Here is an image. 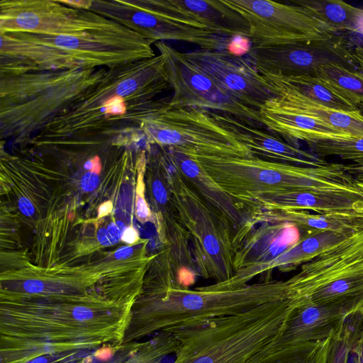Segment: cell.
I'll return each mask as SVG.
<instances>
[{
    "label": "cell",
    "instance_id": "cell-17",
    "mask_svg": "<svg viewBox=\"0 0 363 363\" xmlns=\"http://www.w3.org/2000/svg\"><path fill=\"white\" fill-rule=\"evenodd\" d=\"M167 149L189 184L230 223L233 231L235 252L255 229L243 206L216 183L194 155L174 148Z\"/></svg>",
    "mask_w": 363,
    "mask_h": 363
},
{
    "label": "cell",
    "instance_id": "cell-2",
    "mask_svg": "<svg viewBox=\"0 0 363 363\" xmlns=\"http://www.w3.org/2000/svg\"><path fill=\"white\" fill-rule=\"evenodd\" d=\"M194 155L216 183L242 206L262 196L292 191L345 193L363 197L348 164L306 167L254 156Z\"/></svg>",
    "mask_w": 363,
    "mask_h": 363
},
{
    "label": "cell",
    "instance_id": "cell-4",
    "mask_svg": "<svg viewBox=\"0 0 363 363\" xmlns=\"http://www.w3.org/2000/svg\"><path fill=\"white\" fill-rule=\"evenodd\" d=\"M296 308L289 301H272L172 332L179 341L173 363H247L281 333Z\"/></svg>",
    "mask_w": 363,
    "mask_h": 363
},
{
    "label": "cell",
    "instance_id": "cell-1",
    "mask_svg": "<svg viewBox=\"0 0 363 363\" xmlns=\"http://www.w3.org/2000/svg\"><path fill=\"white\" fill-rule=\"evenodd\" d=\"M169 88L164 57L160 53L106 68L96 84L48 123L34 140L45 143L113 133L116 125H133L138 116L158 105L161 99L155 97Z\"/></svg>",
    "mask_w": 363,
    "mask_h": 363
},
{
    "label": "cell",
    "instance_id": "cell-22",
    "mask_svg": "<svg viewBox=\"0 0 363 363\" xmlns=\"http://www.w3.org/2000/svg\"><path fill=\"white\" fill-rule=\"evenodd\" d=\"M259 113L262 125L298 147V141L309 144L318 140L352 137L319 120L287 108L275 97L267 100L259 108Z\"/></svg>",
    "mask_w": 363,
    "mask_h": 363
},
{
    "label": "cell",
    "instance_id": "cell-25",
    "mask_svg": "<svg viewBox=\"0 0 363 363\" xmlns=\"http://www.w3.org/2000/svg\"><path fill=\"white\" fill-rule=\"evenodd\" d=\"M275 98L281 105L296 113L319 120L352 137L363 138V116L359 111H338L293 94H281Z\"/></svg>",
    "mask_w": 363,
    "mask_h": 363
},
{
    "label": "cell",
    "instance_id": "cell-38",
    "mask_svg": "<svg viewBox=\"0 0 363 363\" xmlns=\"http://www.w3.org/2000/svg\"><path fill=\"white\" fill-rule=\"evenodd\" d=\"M133 253V249L130 246H123L118 248L114 253L117 259H125L130 257Z\"/></svg>",
    "mask_w": 363,
    "mask_h": 363
},
{
    "label": "cell",
    "instance_id": "cell-31",
    "mask_svg": "<svg viewBox=\"0 0 363 363\" xmlns=\"http://www.w3.org/2000/svg\"><path fill=\"white\" fill-rule=\"evenodd\" d=\"M99 182V174L92 172H88L82 177L81 187L84 191H91L96 188Z\"/></svg>",
    "mask_w": 363,
    "mask_h": 363
},
{
    "label": "cell",
    "instance_id": "cell-41",
    "mask_svg": "<svg viewBox=\"0 0 363 363\" xmlns=\"http://www.w3.org/2000/svg\"><path fill=\"white\" fill-rule=\"evenodd\" d=\"M93 159V168L91 172L99 174L101 170V163L98 156L94 157Z\"/></svg>",
    "mask_w": 363,
    "mask_h": 363
},
{
    "label": "cell",
    "instance_id": "cell-14",
    "mask_svg": "<svg viewBox=\"0 0 363 363\" xmlns=\"http://www.w3.org/2000/svg\"><path fill=\"white\" fill-rule=\"evenodd\" d=\"M183 54L229 94L251 108L259 110L274 97L262 74L246 58L221 50L200 49Z\"/></svg>",
    "mask_w": 363,
    "mask_h": 363
},
{
    "label": "cell",
    "instance_id": "cell-7",
    "mask_svg": "<svg viewBox=\"0 0 363 363\" xmlns=\"http://www.w3.org/2000/svg\"><path fill=\"white\" fill-rule=\"evenodd\" d=\"M138 128L148 144L189 154L250 157V150L216 123L207 110L166 105L140 117Z\"/></svg>",
    "mask_w": 363,
    "mask_h": 363
},
{
    "label": "cell",
    "instance_id": "cell-20",
    "mask_svg": "<svg viewBox=\"0 0 363 363\" xmlns=\"http://www.w3.org/2000/svg\"><path fill=\"white\" fill-rule=\"evenodd\" d=\"M252 224L288 222L304 232L302 235L332 233L347 237L363 230V211L338 214L311 213L295 209L245 208Z\"/></svg>",
    "mask_w": 363,
    "mask_h": 363
},
{
    "label": "cell",
    "instance_id": "cell-3",
    "mask_svg": "<svg viewBox=\"0 0 363 363\" xmlns=\"http://www.w3.org/2000/svg\"><path fill=\"white\" fill-rule=\"evenodd\" d=\"M106 68L0 75V136L23 143L40 133L104 76Z\"/></svg>",
    "mask_w": 363,
    "mask_h": 363
},
{
    "label": "cell",
    "instance_id": "cell-40",
    "mask_svg": "<svg viewBox=\"0 0 363 363\" xmlns=\"http://www.w3.org/2000/svg\"><path fill=\"white\" fill-rule=\"evenodd\" d=\"M352 31L363 35V9H360L359 14L356 20Z\"/></svg>",
    "mask_w": 363,
    "mask_h": 363
},
{
    "label": "cell",
    "instance_id": "cell-23",
    "mask_svg": "<svg viewBox=\"0 0 363 363\" xmlns=\"http://www.w3.org/2000/svg\"><path fill=\"white\" fill-rule=\"evenodd\" d=\"M258 209H295L319 214H338L363 211V197L345 193L292 191L268 194L243 204Z\"/></svg>",
    "mask_w": 363,
    "mask_h": 363
},
{
    "label": "cell",
    "instance_id": "cell-13",
    "mask_svg": "<svg viewBox=\"0 0 363 363\" xmlns=\"http://www.w3.org/2000/svg\"><path fill=\"white\" fill-rule=\"evenodd\" d=\"M26 33L33 40L68 51L86 68H111L156 55L151 42L125 26L83 35Z\"/></svg>",
    "mask_w": 363,
    "mask_h": 363
},
{
    "label": "cell",
    "instance_id": "cell-36",
    "mask_svg": "<svg viewBox=\"0 0 363 363\" xmlns=\"http://www.w3.org/2000/svg\"><path fill=\"white\" fill-rule=\"evenodd\" d=\"M24 289L30 293H38L43 290L44 284L40 280L30 279L23 284Z\"/></svg>",
    "mask_w": 363,
    "mask_h": 363
},
{
    "label": "cell",
    "instance_id": "cell-35",
    "mask_svg": "<svg viewBox=\"0 0 363 363\" xmlns=\"http://www.w3.org/2000/svg\"><path fill=\"white\" fill-rule=\"evenodd\" d=\"M18 208L21 213L26 216H30L35 211L32 202L26 197H21L18 200Z\"/></svg>",
    "mask_w": 363,
    "mask_h": 363
},
{
    "label": "cell",
    "instance_id": "cell-6",
    "mask_svg": "<svg viewBox=\"0 0 363 363\" xmlns=\"http://www.w3.org/2000/svg\"><path fill=\"white\" fill-rule=\"evenodd\" d=\"M162 148L160 158L172 203L189 234L198 275L217 283L225 281L235 273L233 229L189 184L167 149Z\"/></svg>",
    "mask_w": 363,
    "mask_h": 363
},
{
    "label": "cell",
    "instance_id": "cell-24",
    "mask_svg": "<svg viewBox=\"0 0 363 363\" xmlns=\"http://www.w3.org/2000/svg\"><path fill=\"white\" fill-rule=\"evenodd\" d=\"M274 96L281 94L300 96L325 106L346 112H357L358 108L335 93L312 75L284 77L262 74Z\"/></svg>",
    "mask_w": 363,
    "mask_h": 363
},
{
    "label": "cell",
    "instance_id": "cell-33",
    "mask_svg": "<svg viewBox=\"0 0 363 363\" xmlns=\"http://www.w3.org/2000/svg\"><path fill=\"white\" fill-rule=\"evenodd\" d=\"M125 228V224L121 221L111 223L107 226V230L112 238L117 242L121 239L123 233Z\"/></svg>",
    "mask_w": 363,
    "mask_h": 363
},
{
    "label": "cell",
    "instance_id": "cell-26",
    "mask_svg": "<svg viewBox=\"0 0 363 363\" xmlns=\"http://www.w3.org/2000/svg\"><path fill=\"white\" fill-rule=\"evenodd\" d=\"M354 50L358 62L357 68L328 64L318 67L313 76L357 107L363 103V47L357 45Z\"/></svg>",
    "mask_w": 363,
    "mask_h": 363
},
{
    "label": "cell",
    "instance_id": "cell-18",
    "mask_svg": "<svg viewBox=\"0 0 363 363\" xmlns=\"http://www.w3.org/2000/svg\"><path fill=\"white\" fill-rule=\"evenodd\" d=\"M207 112L254 157L306 167H320L328 163L311 152L289 144L279 136L253 125L251 121L220 112L208 110Z\"/></svg>",
    "mask_w": 363,
    "mask_h": 363
},
{
    "label": "cell",
    "instance_id": "cell-39",
    "mask_svg": "<svg viewBox=\"0 0 363 363\" xmlns=\"http://www.w3.org/2000/svg\"><path fill=\"white\" fill-rule=\"evenodd\" d=\"M113 209V203L111 201L102 203L98 208V217L101 218L108 215Z\"/></svg>",
    "mask_w": 363,
    "mask_h": 363
},
{
    "label": "cell",
    "instance_id": "cell-43",
    "mask_svg": "<svg viewBox=\"0 0 363 363\" xmlns=\"http://www.w3.org/2000/svg\"><path fill=\"white\" fill-rule=\"evenodd\" d=\"M108 354H109L108 350H102L99 351V352H98L99 357L101 358H103V359L105 358V356H104L105 354L108 356L109 355Z\"/></svg>",
    "mask_w": 363,
    "mask_h": 363
},
{
    "label": "cell",
    "instance_id": "cell-21",
    "mask_svg": "<svg viewBox=\"0 0 363 363\" xmlns=\"http://www.w3.org/2000/svg\"><path fill=\"white\" fill-rule=\"evenodd\" d=\"M301 238L298 228L290 223H260L235 250L234 272L271 262L296 245Z\"/></svg>",
    "mask_w": 363,
    "mask_h": 363
},
{
    "label": "cell",
    "instance_id": "cell-15",
    "mask_svg": "<svg viewBox=\"0 0 363 363\" xmlns=\"http://www.w3.org/2000/svg\"><path fill=\"white\" fill-rule=\"evenodd\" d=\"M359 312H363V296L340 302L301 306L295 309L281 333L260 352L328 339L350 316Z\"/></svg>",
    "mask_w": 363,
    "mask_h": 363
},
{
    "label": "cell",
    "instance_id": "cell-10",
    "mask_svg": "<svg viewBox=\"0 0 363 363\" xmlns=\"http://www.w3.org/2000/svg\"><path fill=\"white\" fill-rule=\"evenodd\" d=\"M164 57L168 82L173 89L168 106L191 107L232 115L262 124L259 110L240 101L185 58L182 52L164 42L155 43Z\"/></svg>",
    "mask_w": 363,
    "mask_h": 363
},
{
    "label": "cell",
    "instance_id": "cell-28",
    "mask_svg": "<svg viewBox=\"0 0 363 363\" xmlns=\"http://www.w3.org/2000/svg\"><path fill=\"white\" fill-rule=\"evenodd\" d=\"M330 339L301 342L268 352H259L247 363H325Z\"/></svg>",
    "mask_w": 363,
    "mask_h": 363
},
{
    "label": "cell",
    "instance_id": "cell-32",
    "mask_svg": "<svg viewBox=\"0 0 363 363\" xmlns=\"http://www.w3.org/2000/svg\"><path fill=\"white\" fill-rule=\"evenodd\" d=\"M136 213L139 220L142 222L149 220L151 217L150 209L142 196H138L136 201Z\"/></svg>",
    "mask_w": 363,
    "mask_h": 363
},
{
    "label": "cell",
    "instance_id": "cell-12",
    "mask_svg": "<svg viewBox=\"0 0 363 363\" xmlns=\"http://www.w3.org/2000/svg\"><path fill=\"white\" fill-rule=\"evenodd\" d=\"M247 55L262 74L313 76L322 65L337 64L350 68L358 66L354 48L338 33L327 39L309 42L251 45Z\"/></svg>",
    "mask_w": 363,
    "mask_h": 363
},
{
    "label": "cell",
    "instance_id": "cell-34",
    "mask_svg": "<svg viewBox=\"0 0 363 363\" xmlns=\"http://www.w3.org/2000/svg\"><path fill=\"white\" fill-rule=\"evenodd\" d=\"M96 237L99 242L104 246H111L117 242L106 228L99 230Z\"/></svg>",
    "mask_w": 363,
    "mask_h": 363
},
{
    "label": "cell",
    "instance_id": "cell-8",
    "mask_svg": "<svg viewBox=\"0 0 363 363\" xmlns=\"http://www.w3.org/2000/svg\"><path fill=\"white\" fill-rule=\"evenodd\" d=\"M122 26L90 10L67 6L61 0L0 1V33L83 35Z\"/></svg>",
    "mask_w": 363,
    "mask_h": 363
},
{
    "label": "cell",
    "instance_id": "cell-44",
    "mask_svg": "<svg viewBox=\"0 0 363 363\" xmlns=\"http://www.w3.org/2000/svg\"><path fill=\"white\" fill-rule=\"evenodd\" d=\"M357 108L359 113L363 116V103L360 104L357 106Z\"/></svg>",
    "mask_w": 363,
    "mask_h": 363
},
{
    "label": "cell",
    "instance_id": "cell-37",
    "mask_svg": "<svg viewBox=\"0 0 363 363\" xmlns=\"http://www.w3.org/2000/svg\"><path fill=\"white\" fill-rule=\"evenodd\" d=\"M138 233L133 227H128L123 231L121 240L127 244H134L138 240Z\"/></svg>",
    "mask_w": 363,
    "mask_h": 363
},
{
    "label": "cell",
    "instance_id": "cell-9",
    "mask_svg": "<svg viewBox=\"0 0 363 363\" xmlns=\"http://www.w3.org/2000/svg\"><path fill=\"white\" fill-rule=\"evenodd\" d=\"M137 33L152 43L177 40L205 50L226 47V37L150 5L146 0H91L89 9Z\"/></svg>",
    "mask_w": 363,
    "mask_h": 363
},
{
    "label": "cell",
    "instance_id": "cell-30",
    "mask_svg": "<svg viewBox=\"0 0 363 363\" xmlns=\"http://www.w3.org/2000/svg\"><path fill=\"white\" fill-rule=\"evenodd\" d=\"M348 361L350 363H363V326L349 352Z\"/></svg>",
    "mask_w": 363,
    "mask_h": 363
},
{
    "label": "cell",
    "instance_id": "cell-11",
    "mask_svg": "<svg viewBox=\"0 0 363 363\" xmlns=\"http://www.w3.org/2000/svg\"><path fill=\"white\" fill-rule=\"evenodd\" d=\"M249 26L252 45L309 42L337 34L300 6L269 0H222Z\"/></svg>",
    "mask_w": 363,
    "mask_h": 363
},
{
    "label": "cell",
    "instance_id": "cell-27",
    "mask_svg": "<svg viewBox=\"0 0 363 363\" xmlns=\"http://www.w3.org/2000/svg\"><path fill=\"white\" fill-rule=\"evenodd\" d=\"M291 2L337 33L352 31L361 9L340 0H294Z\"/></svg>",
    "mask_w": 363,
    "mask_h": 363
},
{
    "label": "cell",
    "instance_id": "cell-29",
    "mask_svg": "<svg viewBox=\"0 0 363 363\" xmlns=\"http://www.w3.org/2000/svg\"><path fill=\"white\" fill-rule=\"evenodd\" d=\"M308 145L313 154L319 157L336 156L353 162L349 164L350 173L353 176L363 174V138L323 140Z\"/></svg>",
    "mask_w": 363,
    "mask_h": 363
},
{
    "label": "cell",
    "instance_id": "cell-16",
    "mask_svg": "<svg viewBox=\"0 0 363 363\" xmlns=\"http://www.w3.org/2000/svg\"><path fill=\"white\" fill-rule=\"evenodd\" d=\"M0 75L86 68L70 52L31 39L26 33H0Z\"/></svg>",
    "mask_w": 363,
    "mask_h": 363
},
{
    "label": "cell",
    "instance_id": "cell-5",
    "mask_svg": "<svg viewBox=\"0 0 363 363\" xmlns=\"http://www.w3.org/2000/svg\"><path fill=\"white\" fill-rule=\"evenodd\" d=\"M289 278L265 279L235 289H216L209 285L195 289L177 284L155 288L147 298L143 332L172 333L209 320L238 314L266 303L291 301Z\"/></svg>",
    "mask_w": 363,
    "mask_h": 363
},
{
    "label": "cell",
    "instance_id": "cell-19",
    "mask_svg": "<svg viewBox=\"0 0 363 363\" xmlns=\"http://www.w3.org/2000/svg\"><path fill=\"white\" fill-rule=\"evenodd\" d=\"M152 6L224 37L249 38V26L222 0H146Z\"/></svg>",
    "mask_w": 363,
    "mask_h": 363
},
{
    "label": "cell",
    "instance_id": "cell-42",
    "mask_svg": "<svg viewBox=\"0 0 363 363\" xmlns=\"http://www.w3.org/2000/svg\"><path fill=\"white\" fill-rule=\"evenodd\" d=\"M93 159H91L86 162L84 167L86 169L91 171L93 168Z\"/></svg>",
    "mask_w": 363,
    "mask_h": 363
}]
</instances>
